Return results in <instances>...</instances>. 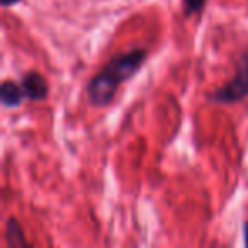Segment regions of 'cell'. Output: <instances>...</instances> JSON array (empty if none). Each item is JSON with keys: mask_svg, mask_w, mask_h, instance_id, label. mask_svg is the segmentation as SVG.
<instances>
[{"mask_svg": "<svg viewBox=\"0 0 248 248\" xmlns=\"http://www.w3.org/2000/svg\"><path fill=\"white\" fill-rule=\"evenodd\" d=\"M4 238L7 247L17 248V247H28V240H26L24 230H22L21 223L16 217H7L5 221V230H4Z\"/></svg>", "mask_w": 248, "mask_h": 248, "instance_id": "5b68a950", "label": "cell"}, {"mask_svg": "<svg viewBox=\"0 0 248 248\" xmlns=\"http://www.w3.org/2000/svg\"><path fill=\"white\" fill-rule=\"evenodd\" d=\"M243 243H245V247L248 248V221L243 223Z\"/></svg>", "mask_w": 248, "mask_h": 248, "instance_id": "ba28073f", "label": "cell"}, {"mask_svg": "<svg viewBox=\"0 0 248 248\" xmlns=\"http://www.w3.org/2000/svg\"><path fill=\"white\" fill-rule=\"evenodd\" d=\"M248 99V46L238 60L233 78L207 93V100L219 106H233Z\"/></svg>", "mask_w": 248, "mask_h": 248, "instance_id": "7a4b0ae2", "label": "cell"}, {"mask_svg": "<svg viewBox=\"0 0 248 248\" xmlns=\"http://www.w3.org/2000/svg\"><path fill=\"white\" fill-rule=\"evenodd\" d=\"M28 100L26 92L22 89L21 82L14 80H4L0 85V104L4 109H17L22 106V102Z\"/></svg>", "mask_w": 248, "mask_h": 248, "instance_id": "277c9868", "label": "cell"}, {"mask_svg": "<svg viewBox=\"0 0 248 248\" xmlns=\"http://www.w3.org/2000/svg\"><path fill=\"white\" fill-rule=\"evenodd\" d=\"M22 0H0V4L4 9H9V7H14V5L21 4Z\"/></svg>", "mask_w": 248, "mask_h": 248, "instance_id": "52a82bcc", "label": "cell"}, {"mask_svg": "<svg viewBox=\"0 0 248 248\" xmlns=\"http://www.w3.org/2000/svg\"><path fill=\"white\" fill-rule=\"evenodd\" d=\"M148 60L146 48H133L114 55L85 85V95L93 107H107L124 82L138 75Z\"/></svg>", "mask_w": 248, "mask_h": 248, "instance_id": "6da1fadb", "label": "cell"}, {"mask_svg": "<svg viewBox=\"0 0 248 248\" xmlns=\"http://www.w3.org/2000/svg\"><path fill=\"white\" fill-rule=\"evenodd\" d=\"M19 82H21L22 89H24L28 100H31V102H41V100L48 99V95H49L48 80L39 72H36V70L26 72L24 75L21 77Z\"/></svg>", "mask_w": 248, "mask_h": 248, "instance_id": "3957f363", "label": "cell"}, {"mask_svg": "<svg viewBox=\"0 0 248 248\" xmlns=\"http://www.w3.org/2000/svg\"><path fill=\"white\" fill-rule=\"evenodd\" d=\"M207 0H182V11L186 17L199 16L206 9Z\"/></svg>", "mask_w": 248, "mask_h": 248, "instance_id": "8992f818", "label": "cell"}]
</instances>
